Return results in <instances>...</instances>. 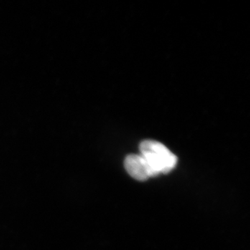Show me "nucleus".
<instances>
[{"mask_svg": "<svg viewBox=\"0 0 250 250\" xmlns=\"http://www.w3.org/2000/svg\"><path fill=\"white\" fill-rule=\"evenodd\" d=\"M140 151L141 155L147 161L156 176L168 173L177 166V156L158 141H143L140 145Z\"/></svg>", "mask_w": 250, "mask_h": 250, "instance_id": "obj_1", "label": "nucleus"}, {"mask_svg": "<svg viewBox=\"0 0 250 250\" xmlns=\"http://www.w3.org/2000/svg\"><path fill=\"white\" fill-rule=\"evenodd\" d=\"M125 167L131 177L141 182L156 176L147 161L141 154H129L126 156L125 160Z\"/></svg>", "mask_w": 250, "mask_h": 250, "instance_id": "obj_2", "label": "nucleus"}]
</instances>
